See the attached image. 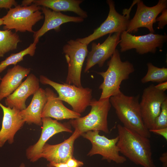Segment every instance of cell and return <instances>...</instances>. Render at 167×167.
<instances>
[{
    "label": "cell",
    "mask_w": 167,
    "mask_h": 167,
    "mask_svg": "<svg viewBox=\"0 0 167 167\" xmlns=\"http://www.w3.org/2000/svg\"><path fill=\"white\" fill-rule=\"evenodd\" d=\"M82 0H32L33 4L42 6L56 12L71 11L84 19L88 15L86 12L83 10L80 5Z\"/></svg>",
    "instance_id": "obj_22"
},
{
    "label": "cell",
    "mask_w": 167,
    "mask_h": 167,
    "mask_svg": "<svg viewBox=\"0 0 167 167\" xmlns=\"http://www.w3.org/2000/svg\"><path fill=\"white\" fill-rule=\"evenodd\" d=\"M20 41L19 36L11 30H0V57L8 52L17 49Z\"/></svg>",
    "instance_id": "obj_23"
},
{
    "label": "cell",
    "mask_w": 167,
    "mask_h": 167,
    "mask_svg": "<svg viewBox=\"0 0 167 167\" xmlns=\"http://www.w3.org/2000/svg\"><path fill=\"white\" fill-rule=\"evenodd\" d=\"M135 13L132 19L130 20L126 31L129 33L136 32L138 28L144 27L151 33H154L153 24L158 15L167 7V0H159L156 5L149 7L145 5L143 2L139 0L137 3Z\"/></svg>",
    "instance_id": "obj_12"
},
{
    "label": "cell",
    "mask_w": 167,
    "mask_h": 167,
    "mask_svg": "<svg viewBox=\"0 0 167 167\" xmlns=\"http://www.w3.org/2000/svg\"><path fill=\"white\" fill-rule=\"evenodd\" d=\"M39 79L41 84L52 87L58 94V98L70 105L74 111L81 114L89 106L92 99L91 89L66 83L59 84L43 75H41Z\"/></svg>",
    "instance_id": "obj_5"
},
{
    "label": "cell",
    "mask_w": 167,
    "mask_h": 167,
    "mask_svg": "<svg viewBox=\"0 0 167 167\" xmlns=\"http://www.w3.org/2000/svg\"><path fill=\"white\" fill-rule=\"evenodd\" d=\"M80 136L81 134L75 129L69 138L61 143L54 145L46 143L42 148L41 158L46 159L49 162L66 163L69 159L74 156V143Z\"/></svg>",
    "instance_id": "obj_15"
},
{
    "label": "cell",
    "mask_w": 167,
    "mask_h": 167,
    "mask_svg": "<svg viewBox=\"0 0 167 167\" xmlns=\"http://www.w3.org/2000/svg\"><path fill=\"white\" fill-rule=\"evenodd\" d=\"M37 43L33 42L29 46L19 52L11 54L4 60L0 62V73L11 65H16L17 64L24 60V57L27 55L33 56L34 55Z\"/></svg>",
    "instance_id": "obj_24"
},
{
    "label": "cell",
    "mask_w": 167,
    "mask_h": 167,
    "mask_svg": "<svg viewBox=\"0 0 167 167\" xmlns=\"http://www.w3.org/2000/svg\"><path fill=\"white\" fill-rule=\"evenodd\" d=\"M120 153L135 164L143 167H156L149 138L118 124L117 126Z\"/></svg>",
    "instance_id": "obj_1"
},
{
    "label": "cell",
    "mask_w": 167,
    "mask_h": 167,
    "mask_svg": "<svg viewBox=\"0 0 167 167\" xmlns=\"http://www.w3.org/2000/svg\"><path fill=\"white\" fill-rule=\"evenodd\" d=\"M2 25H3V20L2 18H0V27Z\"/></svg>",
    "instance_id": "obj_34"
},
{
    "label": "cell",
    "mask_w": 167,
    "mask_h": 167,
    "mask_svg": "<svg viewBox=\"0 0 167 167\" xmlns=\"http://www.w3.org/2000/svg\"><path fill=\"white\" fill-rule=\"evenodd\" d=\"M0 107L2 110L3 117L0 130V148L6 142L12 144L16 132L24 126L25 122L20 114V110L3 105L0 102Z\"/></svg>",
    "instance_id": "obj_16"
},
{
    "label": "cell",
    "mask_w": 167,
    "mask_h": 167,
    "mask_svg": "<svg viewBox=\"0 0 167 167\" xmlns=\"http://www.w3.org/2000/svg\"><path fill=\"white\" fill-rule=\"evenodd\" d=\"M150 85L143 91L139 105L142 119L148 130L153 128L155 120L159 115L163 102L167 99L165 92L157 89Z\"/></svg>",
    "instance_id": "obj_11"
},
{
    "label": "cell",
    "mask_w": 167,
    "mask_h": 167,
    "mask_svg": "<svg viewBox=\"0 0 167 167\" xmlns=\"http://www.w3.org/2000/svg\"><path fill=\"white\" fill-rule=\"evenodd\" d=\"M98 131H89L82 134L81 136L89 140L92 148L87 155L92 156L99 154L102 160L108 162L111 161L118 164H123L126 161V158L120 154L119 149L117 145L118 138L109 139L104 135H100Z\"/></svg>",
    "instance_id": "obj_9"
},
{
    "label": "cell",
    "mask_w": 167,
    "mask_h": 167,
    "mask_svg": "<svg viewBox=\"0 0 167 167\" xmlns=\"http://www.w3.org/2000/svg\"><path fill=\"white\" fill-rule=\"evenodd\" d=\"M151 133H153L162 136L167 140V127L156 129H150L149 130Z\"/></svg>",
    "instance_id": "obj_30"
},
{
    "label": "cell",
    "mask_w": 167,
    "mask_h": 167,
    "mask_svg": "<svg viewBox=\"0 0 167 167\" xmlns=\"http://www.w3.org/2000/svg\"><path fill=\"white\" fill-rule=\"evenodd\" d=\"M42 130L39 140L35 144L29 146L26 151L27 158L32 162H35L41 158L42 148L51 137L62 132H73L68 122L62 123L49 117L42 118Z\"/></svg>",
    "instance_id": "obj_13"
},
{
    "label": "cell",
    "mask_w": 167,
    "mask_h": 167,
    "mask_svg": "<svg viewBox=\"0 0 167 167\" xmlns=\"http://www.w3.org/2000/svg\"><path fill=\"white\" fill-rule=\"evenodd\" d=\"M63 52L68 64L66 83L81 87L82 67L88 51V45L76 40H70L63 47Z\"/></svg>",
    "instance_id": "obj_7"
},
{
    "label": "cell",
    "mask_w": 167,
    "mask_h": 167,
    "mask_svg": "<svg viewBox=\"0 0 167 167\" xmlns=\"http://www.w3.org/2000/svg\"><path fill=\"white\" fill-rule=\"evenodd\" d=\"M33 95L29 105L25 109L20 111V113L25 123L28 124H34L42 126L41 114L47 101L45 90L40 88Z\"/></svg>",
    "instance_id": "obj_21"
},
{
    "label": "cell",
    "mask_w": 167,
    "mask_h": 167,
    "mask_svg": "<svg viewBox=\"0 0 167 167\" xmlns=\"http://www.w3.org/2000/svg\"><path fill=\"white\" fill-rule=\"evenodd\" d=\"M154 86L158 90L165 92L167 89V81L159 83Z\"/></svg>",
    "instance_id": "obj_31"
},
{
    "label": "cell",
    "mask_w": 167,
    "mask_h": 167,
    "mask_svg": "<svg viewBox=\"0 0 167 167\" xmlns=\"http://www.w3.org/2000/svg\"><path fill=\"white\" fill-rule=\"evenodd\" d=\"M160 161L162 163V167H167V152L163 153L159 158Z\"/></svg>",
    "instance_id": "obj_32"
},
{
    "label": "cell",
    "mask_w": 167,
    "mask_h": 167,
    "mask_svg": "<svg viewBox=\"0 0 167 167\" xmlns=\"http://www.w3.org/2000/svg\"><path fill=\"white\" fill-rule=\"evenodd\" d=\"M106 2L109 11L106 19L93 33L85 37L78 38L77 40L88 45L92 41L106 34L115 32L121 33L126 31L130 20V13L123 11V15H121L116 10L113 1L107 0Z\"/></svg>",
    "instance_id": "obj_10"
},
{
    "label": "cell",
    "mask_w": 167,
    "mask_h": 167,
    "mask_svg": "<svg viewBox=\"0 0 167 167\" xmlns=\"http://www.w3.org/2000/svg\"><path fill=\"white\" fill-rule=\"evenodd\" d=\"M147 72L141 79V82L145 84L149 82L161 83L167 81V68L158 67L151 62L147 64Z\"/></svg>",
    "instance_id": "obj_25"
},
{
    "label": "cell",
    "mask_w": 167,
    "mask_h": 167,
    "mask_svg": "<svg viewBox=\"0 0 167 167\" xmlns=\"http://www.w3.org/2000/svg\"><path fill=\"white\" fill-rule=\"evenodd\" d=\"M48 167H68L66 163H56L54 162H49L47 164Z\"/></svg>",
    "instance_id": "obj_33"
},
{
    "label": "cell",
    "mask_w": 167,
    "mask_h": 167,
    "mask_svg": "<svg viewBox=\"0 0 167 167\" xmlns=\"http://www.w3.org/2000/svg\"><path fill=\"white\" fill-rule=\"evenodd\" d=\"M139 94L125 95L121 91L109 98L117 116L123 126L141 135L150 138L151 133L145 126L141 114Z\"/></svg>",
    "instance_id": "obj_2"
},
{
    "label": "cell",
    "mask_w": 167,
    "mask_h": 167,
    "mask_svg": "<svg viewBox=\"0 0 167 167\" xmlns=\"http://www.w3.org/2000/svg\"><path fill=\"white\" fill-rule=\"evenodd\" d=\"M39 79L34 74L31 73L12 94L6 98V105L20 111L25 109L26 108L27 99L39 89Z\"/></svg>",
    "instance_id": "obj_17"
},
{
    "label": "cell",
    "mask_w": 167,
    "mask_h": 167,
    "mask_svg": "<svg viewBox=\"0 0 167 167\" xmlns=\"http://www.w3.org/2000/svg\"><path fill=\"white\" fill-rule=\"evenodd\" d=\"M66 163L68 167H81L84 165L83 161L75 159L74 156L69 159Z\"/></svg>",
    "instance_id": "obj_28"
},
{
    "label": "cell",
    "mask_w": 167,
    "mask_h": 167,
    "mask_svg": "<svg viewBox=\"0 0 167 167\" xmlns=\"http://www.w3.org/2000/svg\"><path fill=\"white\" fill-rule=\"evenodd\" d=\"M121 33L115 32L109 34L101 44L93 42L91 50L88 52L86 63L84 70L86 73L92 67L97 64L100 67L103 66L105 62L111 58L119 44Z\"/></svg>",
    "instance_id": "obj_14"
},
{
    "label": "cell",
    "mask_w": 167,
    "mask_h": 167,
    "mask_svg": "<svg viewBox=\"0 0 167 167\" xmlns=\"http://www.w3.org/2000/svg\"><path fill=\"white\" fill-rule=\"evenodd\" d=\"M167 40L166 34L150 33L141 36H135L125 31L121 33L119 45L121 52L132 49L140 55L148 53L155 54L157 48L161 49Z\"/></svg>",
    "instance_id": "obj_8"
},
{
    "label": "cell",
    "mask_w": 167,
    "mask_h": 167,
    "mask_svg": "<svg viewBox=\"0 0 167 167\" xmlns=\"http://www.w3.org/2000/svg\"><path fill=\"white\" fill-rule=\"evenodd\" d=\"M2 78H1V76H0V80H1Z\"/></svg>",
    "instance_id": "obj_36"
},
{
    "label": "cell",
    "mask_w": 167,
    "mask_h": 167,
    "mask_svg": "<svg viewBox=\"0 0 167 167\" xmlns=\"http://www.w3.org/2000/svg\"><path fill=\"white\" fill-rule=\"evenodd\" d=\"M108 68L105 71L97 72L103 81L99 87L102 92L99 99L109 98L121 91L122 81L129 79L135 70L133 64L128 61H122L117 49L107 62Z\"/></svg>",
    "instance_id": "obj_3"
},
{
    "label": "cell",
    "mask_w": 167,
    "mask_h": 167,
    "mask_svg": "<svg viewBox=\"0 0 167 167\" xmlns=\"http://www.w3.org/2000/svg\"><path fill=\"white\" fill-rule=\"evenodd\" d=\"M25 165L24 163H22L20 165L19 167H25Z\"/></svg>",
    "instance_id": "obj_35"
},
{
    "label": "cell",
    "mask_w": 167,
    "mask_h": 167,
    "mask_svg": "<svg viewBox=\"0 0 167 167\" xmlns=\"http://www.w3.org/2000/svg\"><path fill=\"white\" fill-rule=\"evenodd\" d=\"M30 68L19 65L8 69L0 83V102L12 94L21 84L23 79L28 75Z\"/></svg>",
    "instance_id": "obj_20"
},
{
    "label": "cell",
    "mask_w": 167,
    "mask_h": 167,
    "mask_svg": "<svg viewBox=\"0 0 167 167\" xmlns=\"http://www.w3.org/2000/svg\"><path fill=\"white\" fill-rule=\"evenodd\" d=\"M167 127V99L162 103L160 113L156 118L153 128L158 129Z\"/></svg>",
    "instance_id": "obj_26"
},
{
    "label": "cell",
    "mask_w": 167,
    "mask_h": 167,
    "mask_svg": "<svg viewBox=\"0 0 167 167\" xmlns=\"http://www.w3.org/2000/svg\"><path fill=\"white\" fill-rule=\"evenodd\" d=\"M89 106L91 109L89 113L83 117L71 119L68 122L71 126L81 135L89 131H101L109 133L107 117L111 106L109 98L92 99Z\"/></svg>",
    "instance_id": "obj_4"
},
{
    "label": "cell",
    "mask_w": 167,
    "mask_h": 167,
    "mask_svg": "<svg viewBox=\"0 0 167 167\" xmlns=\"http://www.w3.org/2000/svg\"><path fill=\"white\" fill-rule=\"evenodd\" d=\"M17 5V3L15 0H0V8L9 9L13 6H15Z\"/></svg>",
    "instance_id": "obj_29"
},
{
    "label": "cell",
    "mask_w": 167,
    "mask_h": 167,
    "mask_svg": "<svg viewBox=\"0 0 167 167\" xmlns=\"http://www.w3.org/2000/svg\"><path fill=\"white\" fill-rule=\"evenodd\" d=\"M161 13V15L156 19V22H158L157 28L159 29H163L167 24V9H164Z\"/></svg>",
    "instance_id": "obj_27"
},
{
    "label": "cell",
    "mask_w": 167,
    "mask_h": 167,
    "mask_svg": "<svg viewBox=\"0 0 167 167\" xmlns=\"http://www.w3.org/2000/svg\"><path fill=\"white\" fill-rule=\"evenodd\" d=\"M41 9L40 6L34 4L26 6L17 5L10 8L2 18L3 29H14L16 32H34L33 26L44 18L42 12L39 11Z\"/></svg>",
    "instance_id": "obj_6"
},
{
    "label": "cell",
    "mask_w": 167,
    "mask_h": 167,
    "mask_svg": "<svg viewBox=\"0 0 167 167\" xmlns=\"http://www.w3.org/2000/svg\"><path fill=\"white\" fill-rule=\"evenodd\" d=\"M45 90L47 101L42 112V118L49 117L61 120L75 119L81 117V114L65 106L62 101L58 98L57 95L52 89L47 88Z\"/></svg>",
    "instance_id": "obj_19"
},
{
    "label": "cell",
    "mask_w": 167,
    "mask_h": 167,
    "mask_svg": "<svg viewBox=\"0 0 167 167\" xmlns=\"http://www.w3.org/2000/svg\"><path fill=\"white\" fill-rule=\"evenodd\" d=\"M41 9L44 15L45 20L41 28L33 32V42L36 43L39 38L48 31L52 29L56 32L60 31V26L63 24L69 22L80 23L84 21L80 17L68 15L45 7H41Z\"/></svg>",
    "instance_id": "obj_18"
}]
</instances>
